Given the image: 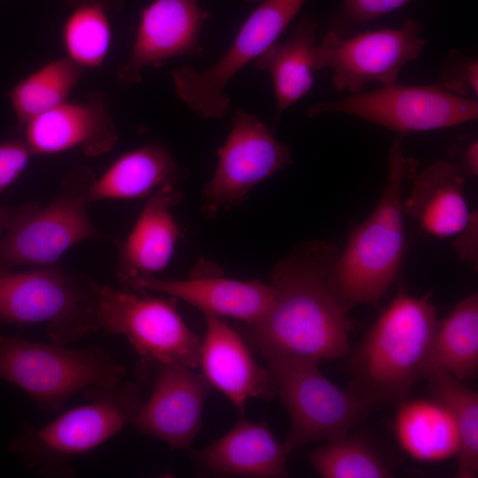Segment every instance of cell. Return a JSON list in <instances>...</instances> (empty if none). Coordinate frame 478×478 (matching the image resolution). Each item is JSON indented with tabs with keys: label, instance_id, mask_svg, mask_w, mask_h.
<instances>
[{
	"label": "cell",
	"instance_id": "obj_3",
	"mask_svg": "<svg viewBox=\"0 0 478 478\" xmlns=\"http://www.w3.org/2000/svg\"><path fill=\"white\" fill-rule=\"evenodd\" d=\"M414 172L415 160L405 155L400 139L396 140L376 207L353 229L328 273V286L346 311L355 305L377 303L397 278L405 249L402 189Z\"/></svg>",
	"mask_w": 478,
	"mask_h": 478
},
{
	"label": "cell",
	"instance_id": "obj_19",
	"mask_svg": "<svg viewBox=\"0 0 478 478\" xmlns=\"http://www.w3.org/2000/svg\"><path fill=\"white\" fill-rule=\"evenodd\" d=\"M287 455L265 424L242 419L222 437L196 451L193 460L202 474L282 478L289 475Z\"/></svg>",
	"mask_w": 478,
	"mask_h": 478
},
{
	"label": "cell",
	"instance_id": "obj_7",
	"mask_svg": "<svg viewBox=\"0 0 478 478\" xmlns=\"http://www.w3.org/2000/svg\"><path fill=\"white\" fill-rule=\"evenodd\" d=\"M96 285L51 266L0 269V323L44 324L50 340L69 344L98 330Z\"/></svg>",
	"mask_w": 478,
	"mask_h": 478
},
{
	"label": "cell",
	"instance_id": "obj_25",
	"mask_svg": "<svg viewBox=\"0 0 478 478\" xmlns=\"http://www.w3.org/2000/svg\"><path fill=\"white\" fill-rule=\"evenodd\" d=\"M436 369L444 370L461 382L476 377L478 372L476 293L462 299L443 320L437 321L428 374Z\"/></svg>",
	"mask_w": 478,
	"mask_h": 478
},
{
	"label": "cell",
	"instance_id": "obj_33",
	"mask_svg": "<svg viewBox=\"0 0 478 478\" xmlns=\"http://www.w3.org/2000/svg\"><path fill=\"white\" fill-rule=\"evenodd\" d=\"M455 248L461 260L477 263V212H471L466 227L458 234Z\"/></svg>",
	"mask_w": 478,
	"mask_h": 478
},
{
	"label": "cell",
	"instance_id": "obj_27",
	"mask_svg": "<svg viewBox=\"0 0 478 478\" xmlns=\"http://www.w3.org/2000/svg\"><path fill=\"white\" fill-rule=\"evenodd\" d=\"M81 67L67 57L52 60L18 81L8 93L18 126L67 101Z\"/></svg>",
	"mask_w": 478,
	"mask_h": 478
},
{
	"label": "cell",
	"instance_id": "obj_5",
	"mask_svg": "<svg viewBox=\"0 0 478 478\" xmlns=\"http://www.w3.org/2000/svg\"><path fill=\"white\" fill-rule=\"evenodd\" d=\"M0 335V379L26 392L47 412L76 393L122 380L125 368L100 347L72 348Z\"/></svg>",
	"mask_w": 478,
	"mask_h": 478
},
{
	"label": "cell",
	"instance_id": "obj_10",
	"mask_svg": "<svg viewBox=\"0 0 478 478\" xmlns=\"http://www.w3.org/2000/svg\"><path fill=\"white\" fill-rule=\"evenodd\" d=\"M328 112L352 115L403 136L474 120L478 103L448 91L440 83L408 86L395 82L338 101L318 103L307 110L310 117Z\"/></svg>",
	"mask_w": 478,
	"mask_h": 478
},
{
	"label": "cell",
	"instance_id": "obj_1",
	"mask_svg": "<svg viewBox=\"0 0 478 478\" xmlns=\"http://www.w3.org/2000/svg\"><path fill=\"white\" fill-rule=\"evenodd\" d=\"M336 246L307 243L280 261L271 274L274 301L257 320L243 323L241 335L262 358L292 356L337 359L351 351L352 323L328 282Z\"/></svg>",
	"mask_w": 478,
	"mask_h": 478
},
{
	"label": "cell",
	"instance_id": "obj_8",
	"mask_svg": "<svg viewBox=\"0 0 478 478\" xmlns=\"http://www.w3.org/2000/svg\"><path fill=\"white\" fill-rule=\"evenodd\" d=\"M98 330L124 335L145 361L198 366L201 338L184 322L173 297L139 296L96 285Z\"/></svg>",
	"mask_w": 478,
	"mask_h": 478
},
{
	"label": "cell",
	"instance_id": "obj_34",
	"mask_svg": "<svg viewBox=\"0 0 478 478\" xmlns=\"http://www.w3.org/2000/svg\"><path fill=\"white\" fill-rule=\"evenodd\" d=\"M465 175L477 176L478 174V143L473 142L464 151L460 166Z\"/></svg>",
	"mask_w": 478,
	"mask_h": 478
},
{
	"label": "cell",
	"instance_id": "obj_36",
	"mask_svg": "<svg viewBox=\"0 0 478 478\" xmlns=\"http://www.w3.org/2000/svg\"><path fill=\"white\" fill-rule=\"evenodd\" d=\"M246 1L249 3H253V4L260 2V0H246Z\"/></svg>",
	"mask_w": 478,
	"mask_h": 478
},
{
	"label": "cell",
	"instance_id": "obj_22",
	"mask_svg": "<svg viewBox=\"0 0 478 478\" xmlns=\"http://www.w3.org/2000/svg\"><path fill=\"white\" fill-rule=\"evenodd\" d=\"M318 27L315 18L304 16L286 41L274 42L254 60L255 66L266 72L272 79L277 104L276 120L312 87Z\"/></svg>",
	"mask_w": 478,
	"mask_h": 478
},
{
	"label": "cell",
	"instance_id": "obj_23",
	"mask_svg": "<svg viewBox=\"0 0 478 478\" xmlns=\"http://www.w3.org/2000/svg\"><path fill=\"white\" fill-rule=\"evenodd\" d=\"M177 166L163 146L148 144L118 158L100 178L89 184V201L135 199L151 195L160 187L173 183Z\"/></svg>",
	"mask_w": 478,
	"mask_h": 478
},
{
	"label": "cell",
	"instance_id": "obj_35",
	"mask_svg": "<svg viewBox=\"0 0 478 478\" xmlns=\"http://www.w3.org/2000/svg\"><path fill=\"white\" fill-rule=\"evenodd\" d=\"M22 207H7L0 204V240L4 231L7 230Z\"/></svg>",
	"mask_w": 478,
	"mask_h": 478
},
{
	"label": "cell",
	"instance_id": "obj_18",
	"mask_svg": "<svg viewBox=\"0 0 478 478\" xmlns=\"http://www.w3.org/2000/svg\"><path fill=\"white\" fill-rule=\"evenodd\" d=\"M24 141L33 155H53L79 149L89 156L109 151L118 140L117 127L95 94L86 101H66L30 120Z\"/></svg>",
	"mask_w": 478,
	"mask_h": 478
},
{
	"label": "cell",
	"instance_id": "obj_11",
	"mask_svg": "<svg viewBox=\"0 0 478 478\" xmlns=\"http://www.w3.org/2000/svg\"><path fill=\"white\" fill-rule=\"evenodd\" d=\"M425 44L420 24L413 19L399 28L367 31L351 37L328 30L314 47V67L332 72L335 90L357 94L368 83L397 82L402 69L420 56Z\"/></svg>",
	"mask_w": 478,
	"mask_h": 478
},
{
	"label": "cell",
	"instance_id": "obj_31",
	"mask_svg": "<svg viewBox=\"0 0 478 478\" xmlns=\"http://www.w3.org/2000/svg\"><path fill=\"white\" fill-rule=\"evenodd\" d=\"M440 84L458 96H476L478 94L477 59L456 53L451 54L443 66Z\"/></svg>",
	"mask_w": 478,
	"mask_h": 478
},
{
	"label": "cell",
	"instance_id": "obj_30",
	"mask_svg": "<svg viewBox=\"0 0 478 478\" xmlns=\"http://www.w3.org/2000/svg\"><path fill=\"white\" fill-rule=\"evenodd\" d=\"M411 0H343L329 29L339 36H347L355 28L389 13Z\"/></svg>",
	"mask_w": 478,
	"mask_h": 478
},
{
	"label": "cell",
	"instance_id": "obj_29",
	"mask_svg": "<svg viewBox=\"0 0 478 478\" xmlns=\"http://www.w3.org/2000/svg\"><path fill=\"white\" fill-rule=\"evenodd\" d=\"M306 458L323 478H387L390 467L364 437L349 432L310 451Z\"/></svg>",
	"mask_w": 478,
	"mask_h": 478
},
{
	"label": "cell",
	"instance_id": "obj_9",
	"mask_svg": "<svg viewBox=\"0 0 478 478\" xmlns=\"http://www.w3.org/2000/svg\"><path fill=\"white\" fill-rule=\"evenodd\" d=\"M305 0H264L248 16L224 55L212 66L197 71L187 66L171 73L178 97L199 117L220 119L229 111L228 81L255 60L285 30Z\"/></svg>",
	"mask_w": 478,
	"mask_h": 478
},
{
	"label": "cell",
	"instance_id": "obj_21",
	"mask_svg": "<svg viewBox=\"0 0 478 478\" xmlns=\"http://www.w3.org/2000/svg\"><path fill=\"white\" fill-rule=\"evenodd\" d=\"M181 199L173 183L149 197L120 254L121 281L138 275H154L169 264L180 235L170 209Z\"/></svg>",
	"mask_w": 478,
	"mask_h": 478
},
{
	"label": "cell",
	"instance_id": "obj_26",
	"mask_svg": "<svg viewBox=\"0 0 478 478\" xmlns=\"http://www.w3.org/2000/svg\"><path fill=\"white\" fill-rule=\"evenodd\" d=\"M430 397L451 413L459 434L458 477L478 474V394L444 370L430 371L425 377Z\"/></svg>",
	"mask_w": 478,
	"mask_h": 478
},
{
	"label": "cell",
	"instance_id": "obj_4",
	"mask_svg": "<svg viewBox=\"0 0 478 478\" xmlns=\"http://www.w3.org/2000/svg\"><path fill=\"white\" fill-rule=\"evenodd\" d=\"M87 403L50 423L25 425L10 449L28 467L45 476L73 475L71 462L133 425L142 406L138 388L123 379L84 391Z\"/></svg>",
	"mask_w": 478,
	"mask_h": 478
},
{
	"label": "cell",
	"instance_id": "obj_28",
	"mask_svg": "<svg viewBox=\"0 0 478 478\" xmlns=\"http://www.w3.org/2000/svg\"><path fill=\"white\" fill-rule=\"evenodd\" d=\"M66 56L81 68L99 67L112 43V27L103 0H80L62 27Z\"/></svg>",
	"mask_w": 478,
	"mask_h": 478
},
{
	"label": "cell",
	"instance_id": "obj_15",
	"mask_svg": "<svg viewBox=\"0 0 478 478\" xmlns=\"http://www.w3.org/2000/svg\"><path fill=\"white\" fill-rule=\"evenodd\" d=\"M212 386L203 374L183 365H161L151 395L133 426L176 449H188L198 435Z\"/></svg>",
	"mask_w": 478,
	"mask_h": 478
},
{
	"label": "cell",
	"instance_id": "obj_16",
	"mask_svg": "<svg viewBox=\"0 0 478 478\" xmlns=\"http://www.w3.org/2000/svg\"><path fill=\"white\" fill-rule=\"evenodd\" d=\"M122 282L135 289L153 290L181 299L203 312L204 315L231 317L245 324L263 316L274 297L270 283L227 278L219 268L204 264L195 268L187 279L138 275Z\"/></svg>",
	"mask_w": 478,
	"mask_h": 478
},
{
	"label": "cell",
	"instance_id": "obj_24",
	"mask_svg": "<svg viewBox=\"0 0 478 478\" xmlns=\"http://www.w3.org/2000/svg\"><path fill=\"white\" fill-rule=\"evenodd\" d=\"M394 428L403 450L416 460L440 461L457 455L459 434L453 418L432 398L399 403Z\"/></svg>",
	"mask_w": 478,
	"mask_h": 478
},
{
	"label": "cell",
	"instance_id": "obj_2",
	"mask_svg": "<svg viewBox=\"0 0 478 478\" xmlns=\"http://www.w3.org/2000/svg\"><path fill=\"white\" fill-rule=\"evenodd\" d=\"M436 324L428 296L399 291L355 349L348 389L369 406L405 400L428 374Z\"/></svg>",
	"mask_w": 478,
	"mask_h": 478
},
{
	"label": "cell",
	"instance_id": "obj_32",
	"mask_svg": "<svg viewBox=\"0 0 478 478\" xmlns=\"http://www.w3.org/2000/svg\"><path fill=\"white\" fill-rule=\"evenodd\" d=\"M32 155L24 140L0 143V193L20 176Z\"/></svg>",
	"mask_w": 478,
	"mask_h": 478
},
{
	"label": "cell",
	"instance_id": "obj_6",
	"mask_svg": "<svg viewBox=\"0 0 478 478\" xmlns=\"http://www.w3.org/2000/svg\"><path fill=\"white\" fill-rule=\"evenodd\" d=\"M263 358L289 414V435L282 443L287 454L308 443L341 437L367 417L370 406L329 381L320 361L292 356Z\"/></svg>",
	"mask_w": 478,
	"mask_h": 478
},
{
	"label": "cell",
	"instance_id": "obj_13",
	"mask_svg": "<svg viewBox=\"0 0 478 478\" xmlns=\"http://www.w3.org/2000/svg\"><path fill=\"white\" fill-rule=\"evenodd\" d=\"M86 193L68 189L44 208L22 207L0 240V269L50 266L76 243L96 236L86 209Z\"/></svg>",
	"mask_w": 478,
	"mask_h": 478
},
{
	"label": "cell",
	"instance_id": "obj_12",
	"mask_svg": "<svg viewBox=\"0 0 478 478\" xmlns=\"http://www.w3.org/2000/svg\"><path fill=\"white\" fill-rule=\"evenodd\" d=\"M217 157L214 173L204 189L210 213L245 201L255 186L292 163L289 147L257 116L243 110L235 112Z\"/></svg>",
	"mask_w": 478,
	"mask_h": 478
},
{
	"label": "cell",
	"instance_id": "obj_17",
	"mask_svg": "<svg viewBox=\"0 0 478 478\" xmlns=\"http://www.w3.org/2000/svg\"><path fill=\"white\" fill-rule=\"evenodd\" d=\"M206 332L201 341L198 366L212 387L222 392L243 412L249 398H272L274 382L267 368L255 361L249 344L221 317L205 314Z\"/></svg>",
	"mask_w": 478,
	"mask_h": 478
},
{
	"label": "cell",
	"instance_id": "obj_14",
	"mask_svg": "<svg viewBox=\"0 0 478 478\" xmlns=\"http://www.w3.org/2000/svg\"><path fill=\"white\" fill-rule=\"evenodd\" d=\"M210 13L198 0H153L141 12L130 56L118 68L125 83L138 82L144 67L178 56L200 55V33Z\"/></svg>",
	"mask_w": 478,
	"mask_h": 478
},
{
	"label": "cell",
	"instance_id": "obj_20",
	"mask_svg": "<svg viewBox=\"0 0 478 478\" xmlns=\"http://www.w3.org/2000/svg\"><path fill=\"white\" fill-rule=\"evenodd\" d=\"M464 188L459 166L436 161L413 177L410 194L403 200L404 213L434 236L458 235L471 216Z\"/></svg>",
	"mask_w": 478,
	"mask_h": 478
}]
</instances>
